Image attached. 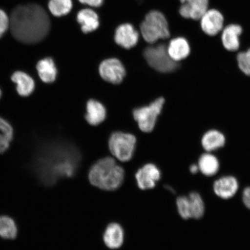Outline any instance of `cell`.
Listing matches in <instances>:
<instances>
[{
  "mask_svg": "<svg viewBox=\"0 0 250 250\" xmlns=\"http://www.w3.org/2000/svg\"><path fill=\"white\" fill-rule=\"evenodd\" d=\"M81 156L73 144L55 140L42 144L36 149L32 168L40 183L54 185L59 180L74 176L79 168Z\"/></svg>",
  "mask_w": 250,
  "mask_h": 250,
  "instance_id": "obj_1",
  "label": "cell"
},
{
  "mask_svg": "<svg viewBox=\"0 0 250 250\" xmlns=\"http://www.w3.org/2000/svg\"><path fill=\"white\" fill-rule=\"evenodd\" d=\"M12 35L20 42L34 43L41 42L48 34L51 21L45 9L34 4L16 7L9 19Z\"/></svg>",
  "mask_w": 250,
  "mask_h": 250,
  "instance_id": "obj_2",
  "label": "cell"
},
{
  "mask_svg": "<svg viewBox=\"0 0 250 250\" xmlns=\"http://www.w3.org/2000/svg\"><path fill=\"white\" fill-rule=\"evenodd\" d=\"M89 182L92 186L105 190H115L124 183L125 170L111 157L100 159L90 168Z\"/></svg>",
  "mask_w": 250,
  "mask_h": 250,
  "instance_id": "obj_3",
  "label": "cell"
},
{
  "mask_svg": "<svg viewBox=\"0 0 250 250\" xmlns=\"http://www.w3.org/2000/svg\"><path fill=\"white\" fill-rule=\"evenodd\" d=\"M140 29L144 39L150 43L168 39L171 36L167 18L159 11H152L146 15Z\"/></svg>",
  "mask_w": 250,
  "mask_h": 250,
  "instance_id": "obj_4",
  "label": "cell"
},
{
  "mask_svg": "<svg viewBox=\"0 0 250 250\" xmlns=\"http://www.w3.org/2000/svg\"><path fill=\"white\" fill-rule=\"evenodd\" d=\"M144 56L150 66L162 73H174L180 67L181 62L171 58L167 46L164 44L147 47L144 51Z\"/></svg>",
  "mask_w": 250,
  "mask_h": 250,
  "instance_id": "obj_5",
  "label": "cell"
},
{
  "mask_svg": "<svg viewBox=\"0 0 250 250\" xmlns=\"http://www.w3.org/2000/svg\"><path fill=\"white\" fill-rule=\"evenodd\" d=\"M136 139L132 134L117 132L112 133L108 146L112 154L121 162H128L135 151Z\"/></svg>",
  "mask_w": 250,
  "mask_h": 250,
  "instance_id": "obj_6",
  "label": "cell"
},
{
  "mask_svg": "<svg viewBox=\"0 0 250 250\" xmlns=\"http://www.w3.org/2000/svg\"><path fill=\"white\" fill-rule=\"evenodd\" d=\"M165 103L164 98H158L149 105L134 109V120L138 123L141 130L148 133L154 129L157 118L163 109Z\"/></svg>",
  "mask_w": 250,
  "mask_h": 250,
  "instance_id": "obj_7",
  "label": "cell"
},
{
  "mask_svg": "<svg viewBox=\"0 0 250 250\" xmlns=\"http://www.w3.org/2000/svg\"><path fill=\"white\" fill-rule=\"evenodd\" d=\"M199 21L203 32L209 37L219 35L225 26L223 14L215 8H209Z\"/></svg>",
  "mask_w": 250,
  "mask_h": 250,
  "instance_id": "obj_8",
  "label": "cell"
},
{
  "mask_svg": "<svg viewBox=\"0 0 250 250\" xmlns=\"http://www.w3.org/2000/svg\"><path fill=\"white\" fill-rule=\"evenodd\" d=\"M99 70L103 80L113 84L120 83L126 76V70L123 64L115 58L102 62Z\"/></svg>",
  "mask_w": 250,
  "mask_h": 250,
  "instance_id": "obj_9",
  "label": "cell"
},
{
  "mask_svg": "<svg viewBox=\"0 0 250 250\" xmlns=\"http://www.w3.org/2000/svg\"><path fill=\"white\" fill-rule=\"evenodd\" d=\"M161 177V170L153 164L143 166L137 170L135 175L137 186L142 190L154 188Z\"/></svg>",
  "mask_w": 250,
  "mask_h": 250,
  "instance_id": "obj_10",
  "label": "cell"
},
{
  "mask_svg": "<svg viewBox=\"0 0 250 250\" xmlns=\"http://www.w3.org/2000/svg\"><path fill=\"white\" fill-rule=\"evenodd\" d=\"M179 13L181 17L199 21L203 15L209 9V0H179Z\"/></svg>",
  "mask_w": 250,
  "mask_h": 250,
  "instance_id": "obj_11",
  "label": "cell"
},
{
  "mask_svg": "<svg viewBox=\"0 0 250 250\" xmlns=\"http://www.w3.org/2000/svg\"><path fill=\"white\" fill-rule=\"evenodd\" d=\"M243 32L242 26L237 23H230L224 26L220 33L224 48L230 52H237L240 48V37Z\"/></svg>",
  "mask_w": 250,
  "mask_h": 250,
  "instance_id": "obj_12",
  "label": "cell"
},
{
  "mask_svg": "<svg viewBox=\"0 0 250 250\" xmlns=\"http://www.w3.org/2000/svg\"><path fill=\"white\" fill-rule=\"evenodd\" d=\"M239 184L235 177L226 176L219 178L213 184L215 195L222 199L228 200L233 198L238 191Z\"/></svg>",
  "mask_w": 250,
  "mask_h": 250,
  "instance_id": "obj_13",
  "label": "cell"
},
{
  "mask_svg": "<svg viewBox=\"0 0 250 250\" xmlns=\"http://www.w3.org/2000/svg\"><path fill=\"white\" fill-rule=\"evenodd\" d=\"M167 52L173 60L180 62L189 57L191 53V47L185 37L177 36L168 43Z\"/></svg>",
  "mask_w": 250,
  "mask_h": 250,
  "instance_id": "obj_14",
  "label": "cell"
},
{
  "mask_svg": "<svg viewBox=\"0 0 250 250\" xmlns=\"http://www.w3.org/2000/svg\"><path fill=\"white\" fill-rule=\"evenodd\" d=\"M226 137L221 131L209 129L203 134L201 143L205 152L214 153L224 147L226 145Z\"/></svg>",
  "mask_w": 250,
  "mask_h": 250,
  "instance_id": "obj_15",
  "label": "cell"
},
{
  "mask_svg": "<svg viewBox=\"0 0 250 250\" xmlns=\"http://www.w3.org/2000/svg\"><path fill=\"white\" fill-rule=\"evenodd\" d=\"M139 33L130 24H124L119 26L115 34V41L119 45L125 49H130L137 44Z\"/></svg>",
  "mask_w": 250,
  "mask_h": 250,
  "instance_id": "obj_16",
  "label": "cell"
},
{
  "mask_svg": "<svg viewBox=\"0 0 250 250\" xmlns=\"http://www.w3.org/2000/svg\"><path fill=\"white\" fill-rule=\"evenodd\" d=\"M220 163L218 156L212 152H203L197 160L199 171L207 177L214 176L218 173Z\"/></svg>",
  "mask_w": 250,
  "mask_h": 250,
  "instance_id": "obj_17",
  "label": "cell"
},
{
  "mask_svg": "<svg viewBox=\"0 0 250 250\" xmlns=\"http://www.w3.org/2000/svg\"><path fill=\"white\" fill-rule=\"evenodd\" d=\"M125 233L123 228L117 223L109 224L106 228L103 235V240L109 249L120 248L124 242Z\"/></svg>",
  "mask_w": 250,
  "mask_h": 250,
  "instance_id": "obj_18",
  "label": "cell"
},
{
  "mask_svg": "<svg viewBox=\"0 0 250 250\" xmlns=\"http://www.w3.org/2000/svg\"><path fill=\"white\" fill-rule=\"evenodd\" d=\"M106 118V109L101 103L90 100L86 104V120L87 123L93 126H97L105 120Z\"/></svg>",
  "mask_w": 250,
  "mask_h": 250,
  "instance_id": "obj_19",
  "label": "cell"
},
{
  "mask_svg": "<svg viewBox=\"0 0 250 250\" xmlns=\"http://www.w3.org/2000/svg\"><path fill=\"white\" fill-rule=\"evenodd\" d=\"M77 19L81 24V29L85 33L95 31L99 26L98 16L92 9H85L80 11Z\"/></svg>",
  "mask_w": 250,
  "mask_h": 250,
  "instance_id": "obj_20",
  "label": "cell"
},
{
  "mask_svg": "<svg viewBox=\"0 0 250 250\" xmlns=\"http://www.w3.org/2000/svg\"><path fill=\"white\" fill-rule=\"evenodd\" d=\"M11 79L17 84V91L21 96H28L34 91L35 83L33 78L23 72H15L12 75Z\"/></svg>",
  "mask_w": 250,
  "mask_h": 250,
  "instance_id": "obj_21",
  "label": "cell"
},
{
  "mask_svg": "<svg viewBox=\"0 0 250 250\" xmlns=\"http://www.w3.org/2000/svg\"><path fill=\"white\" fill-rule=\"evenodd\" d=\"M37 69L39 76L43 82L51 83L54 82L57 76V68L51 58H45L39 62Z\"/></svg>",
  "mask_w": 250,
  "mask_h": 250,
  "instance_id": "obj_22",
  "label": "cell"
},
{
  "mask_svg": "<svg viewBox=\"0 0 250 250\" xmlns=\"http://www.w3.org/2000/svg\"><path fill=\"white\" fill-rule=\"evenodd\" d=\"M18 227L15 221L7 215L0 216V237L13 240L18 235Z\"/></svg>",
  "mask_w": 250,
  "mask_h": 250,
  "instance_id": "obj_23",
  "label": "cell"
},
{
  "mask_svg": "<svg viewBox=\"0 0 250 250\" xmlns=\"http://www.w3.org/2000/svg\"><path fill=\"white\" fill-rule=\"evenodd\" d=\"M191 218L199 220L205 213V204L201 195L197 192H192L188 196Z\"/></svg>",
  "mask_w": 250,
  "mask_h": 250,
  "instance_id": "obj_24",
  "label": "cell"
},
{
  "mask_svg": "<svg viewBox=\"0 0 250 250\" xmlns=\"http://www.w3.org/2000/svg\"><path fill=\"white\" fill-rule=\"evenodd\" d=\"M13 138V129L10 124L0 117V154L9 148Z\"/></svg>",
  "mask_w": 250,
  "mask_h": 250,
  "instance_id": "obj_25",
  "label": "cell"
},
{
  "mask_svg": "<svg viewBox=\"0 0 250 250\" xmlns=\"http://www.w3.org/2000/svg\"><path fill=\"white\" fill-rule=\"evenodd\" d=\"M73 7L71 0H49L48 8L55 17H62L69 13Z\"/></svg>",
  "mask_w": 250,
  "mask_h": 250,
  "instance_id": "obj_26",
  "label": "cell"
},
{
  "mask_svg": "<svg viewBox=\"0 0 250 250\" xmlns=\"http://www.w3.org/2000/svg\"><path fill=\"white\" fill-rule=\"evenodd\" d=\"M237 66L242 73L250 77V47L243 51L236 53Z\"/></svg>",
  "mask_w": 250,
  "mask_h": 250,
  "instance_id": "obj_27",
  "label": "cell"
},
{
  "mask_svg": "<svg viewBox=\"0 0 250 250\" xmlns=\"http://www.w3.org/2000/svg\"><path fill=\"white\" fill-rule=\"evenodd\" d=\"M176 206L178 212H179L181 218L184 219V220L191 218L189 201L188 196H181L177 198Z\"/></svg>",
  "mask_w": 250,
  "mask_h": 250,
  "instance_id": "obj_28",
  "label": "cell"
},
{
  "mask_svg": "<svg viewBox=\"0 0 250 250\" xmlns=\"http://www.w3.org/2000/svg\"><path fill=\"white\" fill-rule=\"evenodd\" d=\"M9 26V19L5 12L0 9V38L4 35Z\"/></svg>",
  "mask_w": 250,
  "mask_h": 250,
  "instance_id": "obj_29",
  "label": "cell"
},
{
  "mask_svg": "<svg viewBox=\"0 0 250 250\" xmlns=\"http://www.w3.org/2000/svg\"><path fill=\"white\" fill-rule=\"evenodd\" d=\"M242 201L244 205L250 210V187H247L243 190Z\"/></svg>",
  "mask_w": 250,
  "mask_h": 250,
  "instance_id": "obj_30",
  "label": "cell"
},
{
  "mask_svg": "<svg viewBox=\"0 0 250 250\" xmlns=\"http://www.w3.org/2000/svg\"><path fill=\"white\" fill-rule=\"evenodd\" d=\"M79 1L83 4L89 5L94 7H98L102 4L103 0H79Z\"/></svg>",
  "mask_w": 250,
  "mask_h": 250,
  "instance_id": "obj_31",
  "label": "cell"
},
{
  "mask_svg": "<svg viewBox=\"0 0 250 250\" xmlns=\"http://www.w3.org/2000/svg\"><path fill=\"white\" fill-rule=\"evenodd\" d=\"M189 171L192 174H196L199 171L198 165L197 164H192L190 165Z\"/></svg>",
  "mask_w": 250,
  "mask_h": 250,
  "instance_id": "obj_32",
  "label": "cell"
},
{
  "mask_svg": "<svg viewBox=\"0 0 250 250\" xmlns=\"http://www.w3.org/2000/svg\"><path fill=\"white\" fill-rule=\"evenodd\" d=\"M1 90H0V98H1Z\"/></svg>",
  "mask_w": 250,
  "mask_h": 250,
  "instance_id": "obj_33",
  "label": "cell"
}]
</instances>
